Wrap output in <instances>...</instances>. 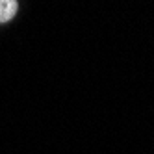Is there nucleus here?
<instances>
[{
	"instance_id": "obj_1",
	"label": "nucleus",
	"mask_w": 154,
	"mask_h": 154,
	"mask_svg": "<svg viewBox=\"0 0 154 154\" xmlns=\"http://www.w3.org/2000/svg\"><path fill=\"white\" fill-rule=\"evenodd\" d=\"M17 9H19L17 0H0V24L11 20L17 15Z\"/></svg>"
}]
</instances>
